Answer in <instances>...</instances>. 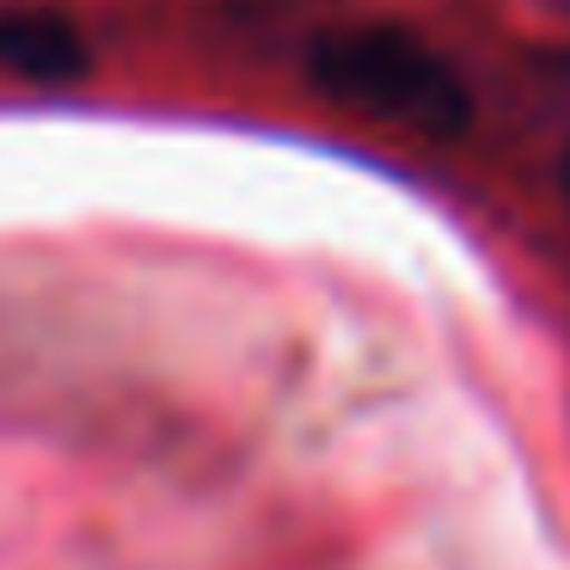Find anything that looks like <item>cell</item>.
<instances>
[{"label": "cell", "instance_id": "6da1fadb", "mask_svg": "<svg viewBox=\"0 0 570 570\" xmlns=\"http://www.w3.org/2000/svg\"><path fill=\"white\" fill-rule=\"evenodd\" d=\"M320 80L337 99L362 105L374 117H405V124H454L460 92L454 80L423 56L417 43L393 38V31H362V38H337L320 50Z\"/></svg>", "mask_w": 570, "mask_h": 570}, {"label": "cell", "instance_id": "7a4b0ae2", "mask_svg": "<svg viewBox=\"0 0 570 570\" xmlns=\"http://www.w3.org/2000/svg\"><path fill=\"white\" fill-rule=\"evenodd\" d=\"M0 68L56 80V75H80V68H87V50H80V38L62 26V19L7 13L0 19Z\"/></svg>", "mask_w": 570, "mask_h": 570}]
</instances>
